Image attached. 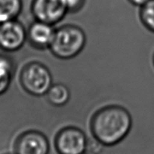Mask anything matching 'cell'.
<instances>
[{
    "label": "cell",
    "instance_id": "obj_9",
    "mask_svg": "<svg viewBox=\"0 0 154 154\" xmlns=\"http://www.w3.org/2000/svg\"><path fill=\"white\" fill-rule=\"evenodd\" d=\"M14 72V66L11 59L0 55V95L5 94L9 88Z\"/></svg>",
    "mask_w": 154,
    "mask_h": 154
},
{
    "label": "cell",
    "instance_id": "obj_7",
    "mask_svg": "<svg viewBox=\"0 0 154 154\" xmlns=\"http://www.w3.org/2000/svg\"><path fill=\"white\" fill-rule=\"evenodd\" d=\"M32 12L35 20L55 24L68 12L63 0H32Z\"/></svg>",
    "mask_w": 154,
    "mask_h": 154
},
{
    "label": "cell",
    "instance_id": "obj_2",
    "mask_svg": "<svg viewBox=\"0 0 154 154\" xmlns=\"http://www.w3.org/2000/svg\"><path fill=\"white\" fill-rule=\"evenodd\" d=\"M86 42L85 32L73 25L63 26L55 30L49 48L54 56L60 59H71L79 54Z\"/></svg>",
    "mask_w": 154,
    "mask_h": 154
},
{
    "label": "cell",
    "instance_id": "obj_8",
    "mask_svg": "<svg viewBox=\"0 0 154 154\" xmlns=\"http://www.w3.org/2000/svg\"><path fill=\"white\" fill-rule=\"evenodd\" d=\"M55 29L53 25L36 20L27 31V38L31 45L39 49L49 48L54 38Z\"/></svg>",
    "mask_w": 154,
    "mask_h": 154
},
{
    "label": "cell",
    "instance_id": "obj_3",
    "mask_svg": "<svg viewBox=\"0 0 154 154\" xmlns=\"http://www.w3.org/2000/svg\"><path fill=\"white\" fill-rule=\"evenodd\" d=\"M20 81L23 89L34 96L46 94L52 85V76L49 69L38 62L27 63L23 68Z\"/></svg>",
    "mask_w": 154,
    "mask_h": 154
},
{
    "label": "cell",
    "instance_id": "obj_13",
    "mask_svg": "<svg viewBox=\"0 0 154 154\" xmlns=\"http://www.w3.org/2000/svg\"><path fill=\"white\" fill-rule=\"evenodd\" d=\"M85 0H63L67 11L76 12L83 7Z\"/></svg>",
    "mask_w": 154,
    "mask_h": 154
},
{
    "label": "cell",
    "instance_id": "obj_16",
    "mask_svg": "<svg viewBox=\"0 0 154 154\" xmlns=\"http://www.w3.org/2000/svg\"><path fill=\"white\" fill-rule=\"evenodd\" d=\"M3 154H15V153H14H14H9V152H8V153H3Z\"/></svg>",
    "mask_w": 154,
    "mask_h": 154
},
{
    "label": "cell",
    "instance_id": "obj_4",
    "mask_svg": "<svg viewBox=\"0 0 154 154\" xmlns=\"http://www.w3.org/2000/svg\"><path fill=\"white\" fill-rule=\"evenodd\" d=\"M88 140L79 128L66 127L56 135L54 147L58 154H83L87 150Z\"/></svg>",
    "mask_w": 154,
    "mask_h": 154
},
{
    "label": "cell",
    "instance_id": "obj_11",
    "mask_svg": "<svg viewBox=\"0 0 154 154\" xmlns=\"http://www.w3.org/2000/svg\"><path fill=\"white\" fill-rule=\"evenodd\" d=\"M46 94L48 101L55 106H62L65 105L69 101L70 97L68 88L62 84L51 85Z\"/></svg>",
    "mask_w": 154,
    "mask_h": 154
},
{
    "label": "cell",
    "instance_id": "obj_1",
    "mask_svg": "<svg viewBox=\"0 0 154 154\" xmlns=\"http://www.w3.org/2000/svg\"><path fill=\"white\" fill-rule=\"evenodd\" d=\"M132 119L129 112L122 106H108L97 111L91 122L93 137L103 146L118 144L131 130Z\"/></svg>",
    "mask_w": 154,
    "mask_h": 154
},
{
    "label": "cell",
    "instance_id": "obj_15",
    "mask_svg": "<svg viewBox=\"0 0 154 154\" xmlns=\"http://www.w3.org/2000/svg\"><path fill=\"white\" fill-rule=\"evenodd\" d=\"M83 154H98V153H96V152H90V151H86V152H84Z\"/></svg>",
    "mask_w": 154,
    "mask_h": 154
},
{
    "label": "cell",
    "instance_id": "obj_6",
    "mask_svg": "<svg viewBox=\"0 0 154 154\" xmlns=\"http://www.w3.org/2000/svg\"><path fill=\"white\" fill-rule=\"evenodd\" d=\"M49 150V142L46 136L32 130L20 134L14 144L15 154H48Z\"/></svg>",
    "mask_w": 154,
    "mask_h": 154
},
{
    "label": "cell",
    "instance_id": "obj_10",
    "mask_svg": "<svg viewBox=\"0 0 154 154\" xmlns=\"http://www.w3.org/2000/svg\"><path fill=\"white\" fill-rule=\"evenodd\" d=\"M22 8V0H0V23L17 18Z\"/></svg>",
    "mask_w": 154,
    "mask_h": 154
},
{
    "label": "cell",
    "instance_id": "obj_14",
    "mask_svg": "<svg viewBox=\"0 0 154 154\" xmlns=\"http://www.w3.org/2000/svg\"><path fill=\"white\" fill-rule=\"evenodd\" d=\"M131 4L137 6H143V5L148 2L149 0H128Z\"/></svg>",
    "mask_w": 154,
    "mask_h": 154
},
{
    "label": "cell",
    "instance_id": "obj_5",
    "mask_svg": "<svg viewBox=\"0 0 154 154\" xmlns=\"http://www.w3.org/2000/svg\"><path fill=\"white\" fill-rule=\"evenodd\" d=\"M27 39V32L16 19L0 23V49L7 52L18 51Z\"/></svg>",
    "mask_w": 154,
    "mask_h": 154
},
{
    "label": "cell",
    "instance_id": "obj_17",
    "mask_svg": "<svg viewBox=\"0 0 154 154\" xmlns=\"http://www.w3.org/2000/svg\"><path fill=\"white\" fill-rule=\"evenodd\" d=\"M153 63H154V56H153Z\"/></svg>",
    "mask_w": 154,
    "mask_h": 154
},
{
    "label": "cell",
    "instance_id": "obj_12",
    "mask_svg": "<svg viewBox=\"0 0 154 154\" xmlns=\"http://www.w3.org/2000/svg\"><path fill=\"white\" fill-rule=\"evenodd\" d=\"M140 17L143 25L154 32V0H149L141 6Z\"/></svg>",
    "mask_w": 154,
    "mask_h": 154
}]
</instances>
